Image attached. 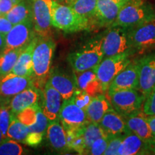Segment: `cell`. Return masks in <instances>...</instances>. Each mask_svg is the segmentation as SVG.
<instances>
[{
	"mask_svg": "<svg viewBox=\"0 0 155 155\" xmlns=\"http://www.w3.org/2000/svg\"><path fill=\"white\" fill-rule=\"evenodd\" d=\"M56 45L51 36L40 37L32 53L34 86L42 91L49 79Z\"/></svg>",
	"mask_w": 155,
	"mask_h": 155,
	"instance_id": "6da1fadb",
	"label": "cell"
},
{
	"mask_svg": "<svg viewBox=\"0 0 155 155\" xmlns=\"http://www.w3.org/2000/svg\"><path fill=\"white\" fill-rule=\"evenodd\" d=\"M154 19L155 12L152 7L142 0H132L122 7L112 26H119L128 30Z\"/></svg>",
	"mask_w": 155,
	"mask_h": 155,
	"instance_id": "7a4b0ae2",
	"label": "cell"
},
{
	"mask_svg": "<svg viewBox=\"0 0 155 155\" xmlns=\"http://www.w3.org/2000/svg\"><path fill=\"white\" fill-rule=\"evenodd\" d=\"M52 25L65 32L88 30L91 26L88 19L79 15L72 7L56 2L55 0L52 10Z\"/></svg>",
	"mask_w": 155,
	"mask_h": 155,
	"instance_id": "3957f363",
	"label": "cell"
},
{
	"mask_svg": "<svg viewBox=\"0 0 155 155\" xmlns=\"http://www.w3.org/2000/svg\"><path fill=\"white\" fill-rule=\"evenodd\" d=\"M104 58L101 39H95L70 53L68 61L75 72H83L94 68Z\"/></svg>",
	"mask_w": 155,
	"mask_h": 155,
	"instance_id": "277c9868",
	"label": "cell"
},
{
	"mask_svg": "<svg viewBox=\"0 0 155 155\" xmlns=\"http://www.w3.org/2000/svg\"><path fill=\"white\" fill-rule=\"evenodd\" d=\"M112 107L124 118L142 111L145 96L137 89L121 90L106 95Z\"/></svg>",
	"mask_w": 155,
	"mask_h": 155,
	"instance_id": "5b68a950",
	"label": "cell"
},
{
	"mask_svg": "<svg viewBox=\"0 0 155 155\" xmlns=\"http://www.w3.org/2000/svg\"><path fill=\"white\" fill-rule=\"evenodd\" d=\"M132 53L133 51L129 50L118 55L104 58L94 68L95 72L101 83L105 94L114 78L131 63L130 56Z\"/></svg>",
	"mask_w": 155,
	"mask_h": 155,
	"instance_id": "8992f818",
	"label": "cell"
},
{
	"mask_svg": "<svg viewBox=\"0 0 155 155\" xmlns=\"http://www.w3.org/2000/svg\"><path fill=\"white\" fill-rule=\"evenodd\" d=\"M131 50L143 53L155 48V19L127 30Z\"/></svg>",
	"mask_w": 155,
	"mask_h": 155,
	"instance_id": "52a82bcc",
	"label": "cell"
},
{
	"mask_svg": "<svg viewBox=\"0 0 155 155\" xmlns=\"http://www.w3.org/2000/svg\"><path fill=\"white\" fill-rule=\"evenodd\" d=\"M101 41L104 58L131 50L127 30L121 27H109L103 38H101Z\"/></svg>",
	"mask_w": 155,
	"mask_h": 155,
	"instance_id": "ba28073f",
	"label": "cell"
},
{
	"mask_svg": "<svg viewBox=\"0 0 155 155\" xmlns=\"http://www.w3.org/2000/svg\"><path fill=\"white\" fill-rule=\"evenodd\" d=\"M32 23L37 35L51 36L52 10L54 0H31Z\"/></svg>",
	"mask_w": 155,
	"mask_h": 155,
	"instance_id": "9c48e42d",
	"label": "cell"
},
{
	"mask_svg": "<svg viewBox=\"0 0 155 155\" xmlns=\"http://www.w3.org/2000/svg\"><path fill=\"white\" fill-rule=\"evenodd\" d=\"M59 120L65 131L76 130L83 127L90 121L87 117L86 111L78 107L71 98L63 100Z\"/></svg>",
	"mask_w": 155,
	"mask_h": 155,
	"instance_id": "30bf717a",
	"label": "cell"
},
{
	"mask_svg": "<svg viewBox=\"0 0 155 155\" xmlns=\"http://www.w3.org/2000/svg\"><path fill=\"white\" fill-rule=\"evenodd\" d=\"M36 36L32 19L15 25L6 35V48L4 52L27 47Z\"/></svg>",
	"mask_w": 155,
	"mask_h": 155,
	"instance_id": "8fae6325",
	"label": "cell"
},
{
	"mask_svg": "<svg viewBox=\"0 0 155 155\" xmlns=\"http://www.w3.org/2000/svg\"><path fill=\"white\" fill-rule=\"evenodd\" d=\"M139 59L131 63L114 78L108 86L106 95L121 90L139 88Z\"/></svg>",
	"mask_w": 155,
	"mask_h": 155,
	"instance_id": "7c38bea8",
	"label": "cell"
},
{
	"mask_svg": "<svg viewBox=\"0 0 155 155\" xmlns=\"http://www.w3.org/2000/svg\"><path fill=\"white\" fill-rule=\"evenodd\" d=\"M127 2L124 0H97L94 25L107 28L112 26Z\"/></svg>",
	"mask_w": 155,
	"mask_h": 155,
	"instance_id": "4fadbf2b",
	"label": "cell"
},
{
	"mask_svg": "<svg viewBox=\"0 0 155 155\" xmlns=\"http://www.w3.org/2000/svg\"><path fill=\"white\" fill-rule=\"evenodd\" d=\"M34 86L32 76L7 74L0 78V98L8 100L25 89Z\"/></svg>",
	"mask_w": 155,
	"mask_h": 155,
	"instance_id": "5bb4252c",
	"label": "cell"
},
{
	"mask_svg": "<svg viewBox=\"0 0 155 155\" xmlns=\"http://www.w3.org/2000/svg\"><path fill=\"white\" fill-rule=\"evenodd\" d=\"M41 109L49 122L59 120V114L63 99L61 95L49 83H46L42 91Z\"/></svg>",
	"mask_w": 155,
	"mask_h": 155,
	"instance_id": "9a60e30c",
	"label": "cell"
},
{
	"mask_svg": "<svg viewBox=\"0 0 155 155\" xmlns=\"http://www.w3.org/2000/svg\"><path fill=\"white\" fill-rule=\"evenodd\" d=\"M139 88L146 97L155 87V54L139 59Z\"/></svg>",
	"mask_w": 155,
	"mask_h": 155,
	"instance_id": "2e32d148",
	"label": "cell"
},
{
	"mask_svg": "<svg viewBox=\"0 0 155 155\" xmlns=\"http://www.w3.org/2000/svg\"><path fill=\"white\" fill-rule=\"evenodd\" d=\"M48 82L59 92L63 100L70 99L78 88L74 75L71 76L58 68L51 70Z\"/></svg>",
	"mask_w": 155,
	"mask_h": 155,
	"instance_id": "e0dca14e",
	"label": "cell"
},
{
	"mask_svg": "<svg viewBox=\"0 0 155 155\" xmlns=\"http://www.w3.org/2000/svg\"><path fill=\"white\" fill-rule=\"evenodd\" d=\"M98 124L105 134L110 138L130 132L124 118L118 114L114 108L108 111Z\"/></svg>",
	"mask_w": 155,
	"mask_h": 155,
	"instance_id": "ac0fdd59",
	"label": "cell"
},
{
	"mask_svg": "<svg viewBox=\"0 0 155 155\" xmlns=\"http://www.w3.org/2000/svg\"><path fill=\"white\" fill-rule=\"evenodd\" d=\"M124 119L128 129L131 132L134 134L148 144H155L150 126L147 121V114H145L144 111H139L134 115L124 118Z\"/></svg>",
	"mask_w": 155,
	"mask_h": 155,
	"instance_id": "d6986e66",
	"label": "cell"
},
{
	"mask_svg": "<svg viewBox=\"0 0 155 155\" xmlns=\"http://www.w3.org/2000/svg\"><path fill=\"white\" fill-rule=\"evenodd\" d=\"M41 93V91L35 86H32L12 97L9 101V106L11 111L15 115H17L25 108L38 104Z\"/></svg>",
	"mask_w": 155,
	"mask_h": 155,
	"instance_id": "ffe728a7",
	"label": "cell"
},
{
	"mask_svg": "<svg viewBox=\"0 0 155 155\" xmlns=\"http://www.w3.org/2000/svg\"><path fill=\"white\" fill-rule=\"evenodd\" d=\"M74 76L78 89L84 91L92 97L105 94L94 68L83 72H75Z\"/></svg>",
	"mask_w": 155,
	"mask_h": 155,
	"instance_id": "44dd1931",
	"label": "cell"
},
{
	"mask_svg": "<svg viewBox=\"0 0 155 155\" xmlns=\"http://www.w3.org/2000/svg\"><path fill=\"white\" fill-rule=\"evenodd\" d=\"M46 137L50 147L55 152L64 153L70 150L68 145L66 131L60 120L49 122L46 131Z\"/></svg>",
	"mask_w": 155,
	"mask_h": 155,
	"instance_id": "7402d4cb",
	"label": "cell"
},
{
	"mask_svg": "<svg viewBox=\"0 0 155 155\" xmlns=\"http://www.w3.org/2000/svg\"><path fill=\"white\" fill-rule=\"evenodd\" d=\"M38 38L37 35L21 53L14 68L9 73L10 74L18 76H32L33 73L32 53Z\"/></svg>",
	"mask_w": 155,
	"mask_h": 155,
	"instance_id": "603a6c76",
	"label": "cell"
},
{
	"mask_svg": "<svg viewBox=\"0 0 155 155\" xmlns=\"http://www.w3.org/2000/svg\"><path fill=\"white\" fill-rule=\"evenodd\" d=\"M149 149L150 144L130 131L125 136L120 144L118 155L150 154Z\"/></svg>",
	"mask_w": 155,
	"mask_h": 155,
	"instance_id": "cb8c5ba5",
	"label": "cell"
},
{
	"mask_svg": "<svg viewBox=\"0 0 155 155\" xmlns=\"http://www.w3.org/2000/svg\"><path fill=\"white\" fill-rule=\"evenodd\" d=\"M113 107L106 94H101L93 97L85 111L89 121L98 124L104 116Z\"/></svg>",
	"mask_w": 155,
	"mask_h": 155,
	"instance_id": "d4e9b609",
	"label": "cell"
},
{
	"mask_svg": "<svg viewBox=\"0 0 155 155\" xmlns=\"http://www.w3.org/2000/svg\"><path fill=\"white\" fill-rule=\"evenodd\" d=\"M5 16L13 25L32 19V9L31 0H22L9 10Z\"/></svg>",
	"mask_w": 155,
	"mask_h": 155,
	"instance_id": "484cf974",
	"label": "cell"
},
{
	"mask_svg": "<svg viewBox=\"0 0 155 155\" xmlns=\"http://www.w3.org/2000/svg\"><path fill=\"white\" fill-rule=\"evenodd\" d=\"M96 2L97 0H75L70 7L79 15L88 19L92 25H94Z\"/></svg>",
	"mask_w": 155,
	"mask_h": 155,
	"instance_id": "4316f807",
	"label": "cell"
},
{
	"mask_svg": "<svg viewBox=\"0 0 155 155\" xmlns=\"http://www.w3.org/2000/svg\"><path fill=\"white\" fill-rule=\"evenodd\" d=\"M26 48V47H25ZM25 48H19L4 52L0 61V78L9 74L14 68L17 59Z\"/></svg>",
	"mask_w": 155,
	"mask_h": 155,
	"instance_id": "83f0119b",
	"label": "cell"
},
{
	"mask_svg": "<svg viewBox=\"0 0 155 155\" xmlns=\"http://www.w3.org/2000/svg\"><path fill=\"white\" fill-rule=\"evenodd\" d=\"M106 136L99 124L89 121L83 127V138L86 145V154H88L89 150L94 141L100 137Z\"/></svg>",
	"mask_w": 155,
	"mask_h": 155,
	"instance_id": "f1b7e54d",
	"label": "cell"
},
{
	"mask_svg": "<svg viewBox=\"0 0 155 155\" xmlns=\"http://www.w3.org/2000/svg\"><path fill=\"white\" fill-rule=\"evenodd\" d=\"M28 127L19 121L16 115L12 116V119L9 126L7 133V137L13 140L24 143L28 134Z\"/></svg>",
	"mask_w": 155,
	"mask_h": 155,
	"instance_id": "f546056e",
	"label": "cell"
},
{
	"mask_svg": "<svg viewBox=\"0 0 155 155\" xmlns=\"http://www.w3.org/2000/svg\"><path fill=\"white\" fill-rule=\"evenodd\" d=\"M83 127L76 130L65 131L70 150H74L80 154H86V145L83 138Z\"/></svg>",
	"mask_w": 155,
	"mask_h": 155,
	"instance_id": "4dcf8cb0",
	"label": "cell"
},
{
	"mask_svg": "<svg viewBox=\"0 0 155 155\" xmlns=\"http://www.w3.org/2000/svg\"><path fill=\"white\" fill-rule=\"evenodd\" d=\"M48 124H49V121L45 116L40 107L37 113L36 121L33 124L28 126V133H34L36 134L44 136L47 131Z\"/></svg>",
	"mask_w": 155,
	"mask_h": 155,
	"instance_id": "1f68e13d",
	"label": "cell"
},
{
	"mask_svg": "<svg viewBox=\"0 0 155 155\" xmlns=\"http://www.w3.org/2000/svg\"><path fill=\"white\" fill-rule=\"evenodd\" d=\"M23 152L22 147L13 139H5L0 144V155H21Z\"/></svg>",
	"mask_w": 155,
	"mask_h": 155,
	"instance_id": "d6a6232c",
	"label": "cell"
},
{
	"mask_svg": "<svg viewBox=\"0 0 155 155\" xmlns=\"http://www.w3.org/2000/svg\"><path fill=\"white\" fill-rule=\"evenodd\" d=\"M40 106L37 104L33 106L25 108L16 115V117L19 121L24 124L26 126H30L33 124L37 120V113Z\"/></svg>",
	"mask_w": 155,
	"mask_h": 155,
	"instance_id": "836d02e7",
	"label": "cell"
},
{
	"mask_svg": "<svg viewBox=\"0 0 155 155\" xmlns=\"http://www.w3.org/2000/svg\"><path fill=\"white\" fill-rule=\"evenodd\" d=\"M93 97L89 95L84 91L77 88L74 94L71 97V99L76 105L82 108L83 110H86V108L91 101Z\"/></svg>",
	"mask_w": 155,
	"mask_h": 155,
	"instance_id": "e575fe53",
	"label": "cell"
},
{
	"mask_svg": "<svg viewBox=\"0 0 155 155\" xmlns=\"http://www.w3.org/2000/svg\"><path fill=\"white\" fill-rule=\"evenodd\" d=\"M110 137L107 136L100 137L97 139L93 143L90 150H89L88 154L92 155H101L104 154V152L107 148L108 141H109Z\"/></svg>",
	"mask_w": 155,
	"mask_h": 155,
	"instance_id": "d590c367",
	"label": "cell"
},
{
	"mask_svg": "<svg viewBox=\"0 0 155 155\" xmlns=\"http://www.w3.org/2000/svg\"><path fill=\"white\" fill-rule=\"evenodd\" d=\"M127 134L118 135L115 137H111L107 146V148L104 152V155H118V150L120 147V144L123 141L124 138Z\"/></svg>",
	"mask_w": 155,
	"mask_h": 155,
	"instance_id": "8d00e7d4",
	"label": "cell"
},
{
	"mask_svg": "<svg viewBox=\"0 0 155 155\" xmlns=\"http://www.w3.org/2000/svg\"><path fill=\"white\" fill-rule=\"evenodd\" d=\"M142 111L148 116L155 115V87L145 98Z\"/></svg>",
	"mask_w": 155,
	"mask_h": 155,
	"instance_id": "74e56055",
	"label": "cell"
},
{
	"mask_svg": "<svg viewBox=\"0 0 155 155\" xmlns=\"http://www.w3.org/2000/svg\"><path fill=\"white\" fill-rule=\"evenodd\" d=\"M22 0H0V11L2 15L7 14Z\"/></svg>",
	"mask_w": 155,
	"mask_h": 155,
	"instance_id": "f35d334b",
	"label": "cell"
},
{
	"mask_svg": "<svg viewBox=\"0 0 155 155\" xmlns=\"http://www.w3.org/2000/svg\"><path fill=\"white\" fill-rule=\"evenodd\" d=\"M13 25L9 19L5 15L0 16V32L4 35H7L13 28Z\"/></svg>",
	"mask_w": 155,
	"mask_h": 155,
	"instance_id": "ab89813d",
	"label": "cell"
},
{
	"mask_svg": "<svg viewBox=\"0 0 155 155\" xmlns=\"http://www.w3.org/2000/svg\"><path fill=\"white\" fill-rule=\"evenodd\" d=\"M147 121L150 126L152 135L155 141V115L154 116H148L147 115Z\"/></svg>",
	"mask_w": 155,
	"mask_h": 155,
	"instance_id": "60d3db41",
	"label": "cell"
},
{
	"mask_svg": "<svg viewBox=\"0 0 155 155\" xmlns=\"http://www.w3.org/2000/svg\"><path fill=\"white\" fill-rule=\"evenodd\" d=\"M6 48V35L0 32V55L3 53Z\"/></svg>",
	"mask_w": 155,
	"mask_h": 155,
	"instance_id": "b9f144b4",
	"label": "cell"
},
{
	"mask_svg": "<svg viewBox=\"0 0 155 155\" xmlns=\"http://www.w3.org/2000/svg\"><path fill=\"white\" fill-rule=\"evenodd\" d=\"M56 2L62 4V5H65L70 6L72 4L73 2H75V0H55Z\"/></svg>",
	"mask_w": 155,
	"mask_h": 155,
	"instance_id": "7bdbcfd3",
	"label": "cell"
},
{
	"mask_svg": "<svg viewBox=\"0 0 155 155\" xmlns=\"http://www.w3.org/2000/svg\"><path fill=\"white\" fill-rule=\"evenodd\" d=\"M149 152H150V154H155V144L150 145Z\"/></svg>",
	"mask_w": 155,
	"mask_h": 155,
	"instance_id": "ee69618b",
	"label": "cell"
},
{
	"mask_svg": "<svg viewBox=\"0 0 155 155\" xmlns=\"http://www.w3.org/2000/svg\"><path fill=\"white\" fill-rule=\"evenodd\" d=\"M4 139H5V138H4L1 129H0V144H1V143L2 142V141L4 140Z\"/></svg>",
	"mask_w": 155,
	"mask_h": 155,
	"instance_id": "f6af8a7d",
	"label": "cell"
},
{
	"mask_svg": "<svg viewBox=\"0 0 155 155\" xmlns=\"http://www.w3.org/2000/svg\"><path fill=\"white\" fill-rule=\"evenodd\" d=\"M124 1H127V2H129V1H132V0H124Z\"/></svg>",
	"mask_w": 155,
	"mask_h": 155,
	"instance_id": "bcb514c9",
	"label": "cell"
},
{
	"mask_svg": "<svg viewBox=\"0 0 155 155\" xmlns=\"http://www.w3.org/2000/svg\"><path fill=\"white\" fill-rule=\"evenodd\" d=\"M2 12H1V11H0V16H2Z\"/></svg>",
	"mask_w": 155,
	"mask_h": 155,
	"instance_id": "7dc6e473",
	"label": "cell"
},
{
	"mask_svg": "<svg viewBox=\"0 0 155 155\" xmlns=\"http://www.w3.org/2000/svg\"><path fill=\"white\" fill-rule=\"evenodd\" d=\"M0 61H1V55H0Z\"/></svg>",
	"mask_w": 155,
	"mask_h": 155,
	"instance_id": "c3c4849f",
	"label": "cell"
},
{
	"mask_svg": "<svg viewBox=\"0 0 155 155\" xmlns=\"http://www.w3.org/2000/svg\"><path fill=\"white\" fill-rule=\"evenodd\" d=\"M154 12H155V9H154Z\"/></svg>",
	"mask_w": 155,
	"mask_h": 155,
	"instance_id": "681fc988",
	"label": "cell"
}]
</instances>
